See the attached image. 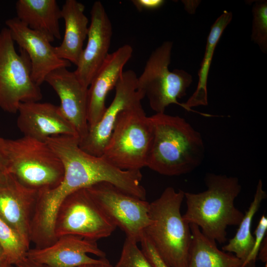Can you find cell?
<instances>
[{
    "mask_svg": "<svg viewBox=\"0 0 267 267\" xmlns=\"http://www.w3.org/2000/svg\"><path fill=\"white\" fill-rule=\"evenodd\" d=\"M45 141L58 156L64 168L63 178L59 185L42 193L39 198L38 209L46 218H54L63 200L72 192L102 182L110 183L128 194L146 200V192L141 184L140 170H122L102 156L85 152L79 147V139L76 136H54Z\"/></svg>",
    "mask_w": 267,
    "mask_h": 267,
    "instance_id": "1",
    "label": "cell"
},
{
    "mask_svg": "<svg viewBox=\"0 0 267 267\" xmlns=\"http://www.w3.org/2000/svg\"><path fill=\"white\" fill-rule=\"evenodd\" d=\"M153 136L146 167L164 176H178L198 168L205 157L200 133L178 116H150Z\"/></svg>",
    "mask_w": 267,
    "mask_h": 267,
    "instance_id": "2",
    "label": "cell"
},
{
    "mask_svg": "<svg viewBox=\"0 0 267 267\" xmlns=\"http://www.w3.org/2000/svg\"><path fill=\"white\" fill-rule=\"evenodd\" d=\"M205 181V191L184 192L187 209L182 217L189 224L197 225L208 238L224 243L227 227L238 225L244 217L234 204L241 185L237 177L212 173L206 175Z\"/></svg>",
    "mask_w": 267,
    "mask_h": 267,
    "instance_id": "3",
    "label": "cell"
},
{
    "mask_svg": "<svg viewBox=\"0 0 267 267\" xmlns=\"http://www.w3.org/2000/svg\"><path fill=\"white\" fill-rule=\"evenodd\" d=\"M184 199L183 191L168 187L149 203L151 222L145 234L169 267H187L188 264L191 232L180 213Z\"/></svg>",
    "mask_w": 267,
    "mask_h": 267,
    "instance_id": "4",
    "label": "cell"
},
{
    "mask_svg": "<svg viewBox=\"0 0 267 267\" xmlns=\"http://www.w3.org/2000/svg\"><path fill=\"white\" fill-rule=\"evenodd\" d=\"M7 172L25 187L40 193L55 188L64 176L62 163L45 141L23 136L2 139Z\"/></svg>",
    "mask_w": 267,
    "mask_h": 267,
    "instance_id": "5",
    "label": "cell"
},
{
    "mask_svg": "<svg viewBox=\"0 0 267 267\" xmlns=\"http://www.w3.org/2000/svg\"><path fill=\"white\" fill-rule=\"evenodd\" d=\"M153 136L150 117L138 102L120 113L101 156L121 170L140 171L146 167Z\"/></svg>",
    "mask_w": 267,
    "mask_h": 267,
    "instance_id": "6",
    "label": "cell"
},
{
    "mask_svg": "<svg viewBox=\"0 0 267 267\" xmlns=\"http://www.w3.org/2000/svg\"><path fill=\"white\" fill-rule=\"evenodd\" d=\"M173 42L166 41L151 54L141 74L137 79V89L146 97L150 107L156 113H165L172 104L184 108L178 99L186 94L192 77L182 69L170 71Z\"/></svg>",
    "mask_w": 267,
    "mask_h": 267,
    "instance_id": "7",
    "label": "cell"
},
{
    "mask_svg": "<svg viewBox=\"0 0 267 267\" xmlns=\"http://www.w3.org/2000/svg\"><path fill=\"white\" fill-rule=\"evenodd\" d=\"M7 28L0 31V109L17 113L22 102H37L43 98L40 86L33 81L31 64L26 52L15 49Z\"/></svg>",
    "mask_w": 267,
    "mask_h": 267,
    "instance_id": "8",
    "label": "cell"
},
{
    "mask_svg": "<svg viewBox=\"0 0 267 267\" xmlns=\"http://www.w3.org/2000/svg\"><path fill=\"white\" fill-rule=\"evenodd\" d=\"M116 228L86 188L75 191L63 200L54 226L56 239L73 235L96 241L110 236Z\"/></svg>",
    "mask_w": 267,
    "mask_h": 267,
    "instance_id": "9",
    "label": "cell"
},
{
    "mask_svg": "<svg viewBox=\"0 0 267 267\" xmlns=\"http://www.w3.org/2000/svg\"><path fill=\"white\" fill-rule=\"evenodd\" d=\"M106 216L126 234L138 243L151 222L149 203L128 194L105 182L86 188Z\"/></svg>",
    "mask_w": 267,
    "mask_h": 267,
    "instance_id": "10",
    "label": "cell"
},
{
    "mask_svg": "<svg viewBox=\"0 0 267 267\" xmlns=\"http://www.w3.org/2000/svg\"><path fill=\"white\" fill-rule=\"evenodd\" d=\"M137 79L132 70L123 72L115 87V94L111 104L99 121L89 128L85 137L79 141V147L83 151L95 156L102 155L120 113L144 97L137 90Z\"/></svg>",
    "mask_w": 267,
    "mask_h": 267,
    "instance_id": "11",
    "label": "cell"
},
{
    "mask_svg": "<svg viewBox=\"0 0 267 267\" xmlns=\"http://www.w3.org/2000/svg\"><path fill=\"white\" fill-rule=\"evenodd\" d=\"M26 257L47 267H78L109 263L96 241L73 235L60 236L45 247L30 248Z\"/></svg>",
    "mask_w": 267,
    "mask_h": 267,
    "instance_id": "12",
    "label": "cell"
},
{
    "mask_svg": "<svg viewBox=\"0 0 267 267\" xmlns=\"http://www.w3.org/2000/svg\"><path fill=\"white\" fill-rule=\"evenodd\" d=\"M5 24L14 43L28 54L32 79L37 85L40 86L53 71L71 66L69 61L57 56L54 46L45 36L31 30L16 17L8 19Z\"/></svg>",
    "mask_w": 267,
    "mask_h": 267,
    "instance_id": "13",
    "label": "cell"
},
{
    "mask_svg": "<svg viewBox=\"0 0 267 267\" xmlns=\"http://www.w3.org/2000/svg\"><path fill=\"white\" fill-rule=\"evenodd\" d=\"M112 27L106 10L100 1L92 4L87 45L74 71L80 82L89 88L101 67L110 46Z\"/></svg>",
    "mask_w": 267,
    "mask_h": 267,
    "instance_id": "14",
    "label": "cell"
},
{
    "mask_svg": "<svg viewBox=\"0 0 267 267\" xmlns=\"http://www.w3.org/2000/svg\"><path fill=\"white\" fill-rule=\"evenodd\" d=\"M40 194L22 185L7 172L0 177V218L29 247L31 224Z\"/></svg>",
    "mask_w": 267,
    "mask_h": 267,
    "instance_id": "15",
    "label": "cell"
},
{
    "mask_svg": "<svg viewBox=\"0 0 267 267\" xmlns=\"http://www.w3.org/2000/svg\"><path fill=\"white\" fill-rule=\"evenodd\" d=\"M44 82L56 92L60 99L59 107L62 114L75 130L79 141L82 139L89 129L88 88L80 82L74 72L65 67L50 73Z\"/></svg>",
    "mask_w": 267,
    "mask_h": 267,
    "instance_id": "16",
    "label": "cell"
},
{
    "mask_svg": "<svg viewBox=\"0 0 267 267\" xmlns=\"http://www.w3.org/2000/svg\"><path fill=\"white\" fill-rule=\"evenodd\" d=\"M17 113V126L23 136L42 141L58 135L78 137L75 130L63 115L59 106L39 101L22 102Z\"/></svg>",
    "mask_w": 267,
    "mask_h": 267,
    "instance_id": "17",
    "label": "cell"
},
{
    "mask_svg": "<svg viewBox=\"0 0 267 267\" xmlns=\"http://www.w3.org/2000/svg\"><path fill=\"white\" fill-rule=\"evenodd\" d=\"M133 52L132 47L126 44L109 53L92 80L88 92L89 128L95 125L103 115L106 108L107 95L115 87L123 74V68L132 57Z\"/></svg>",
    "mask_w": 267,
    "mask_h": 267,
    "instance_id": "18",
    "label": "cell"
},
{
    "mask_svg": "<svg viewBox=\"0 0 267 267\" xmlns=\"http://www.w3.org/2000/svg\"><path fill=\"white\" fill-rule=\"evenodd\" d=\"M61 11L65 32L62 43L54 46V51L59 58L76 66L89 31V20L85 14V5L76 0H66Z\"/></svg>",
    "mask_w": 267,
    "mask_h": 267,
    "instance_id": "19",
    "label": "cell"
},
{
    "mask_svg": "<svg viewBox=\"0 0 267 267\" xmlns=\"http://www.w3.org/2000/svg\"><path fill=\"white\" fill-rule=\"evenodd\" d=\"M16 17L32 30L45 36L51 43L61 39V11L55 0H18Z\"/></svg>",
    "mask_w": 267,
    "mask_h": 267,
    "instance_id": "20",
    "label": "cell"
},
{
    "mask_svg": "<svg viewBox=\"0 0 267 267\" xmlns=\"http://www.w3.org/2000/svg\"><path fill=\"white\" fill-rule=\"evenodd\" d=\"M191 242L187 267H242V262L232 253L220 250L216 242L199 227L190 224Z\"/></svg>",
    "mask_w": 267,
    "mask_h": 267,
    "instance_id": "21",
    "label": "cell"
},
{
    "mask_svg": "<svg viewBox=\"0 0 267 267\" xmlns=\"http://www.w3.org/2000/svg\"><path fill=\"white\" fill-rule=\"evenodd\" d=\"M232 18V13L224 10L211 28L207 40L204 58L198 71L199 80L197 88L187 101L183 103L184 109L188 111H193L191 109L193 107L208 105L207 79L214 51L223 31Z\"/></svg>",
    "mask_w": 267,
    "mask_h": 267,
    "instance_id": "22",
    "label": "cell"
},
{
    "mask_svg": "<svg viewBox=\"0 0 267 267\" xmlns=\"http://www.w3.org/2000/svg\"><path fill=\"white\" fill-rule=\"evenodd\" d=\"M266 197L267 193L263 189L262 180L260 179L256 186L254 199L238 225L236 234L222 247L223 251L234 253L242 263L248 258L254 244V237L251 232L252 221L261 203Z\"/></svg>",
    "mask_w": 267,
    "mask_h": 267,
    "instance_id": "23",
    "label": "cell"
},
{
    "mask_svg": "<svg viewBox=\"0 0 267 267\" xmlns=\"http://www.w3.org/2000/svg\"><path fill=\"white\" fill-rule=\"evenodd\" d=\"M0 245L9 264L14 266L26 257L30 249L21 235L0 218Z\"/></svg>",
    "mask_w": 267,
    "mask_h": 267,
    "instance_id": "24",
    "label": "cell"
},
{
    "mask_svg": "<svg viewBox=\"0 0 267 267\" xmlns=\"http://www.w3.org/2000/svg\"><path fill=\"white\" fill-rule=\"evenodd\" d=\"M252 41L264 53L267 52V1L255 2L252 7Z\"/></svg>",
    "mask_w": 267,
    "mask_h": 267,
    "instance_id": "25",
    "label": "cell"
},
{
    "mask_svg": "<svg viewBox=\"0 0 267 267\" xmlns=\"http://www.w3.org/2000/svg\"><path fill=\"white\" fill-rule=\"evenodd\" d=\"M135 241L126 237L115 267H154Z\"/></svg>",
    "mask_w": 267,
    "mask_h": 267,
    "instance_id": "26",
    "label": "cell"
},
{
    "mask_svg": "<svg viewBox=\"0 0 267 267\" xmlns=\"http://www.w3.org/2000/svg\"><path fill=\"white\" fill-rule=\"evenodd\" d=\"M267 231V218L263 215L254 232V241L252 249L242 267H254L259 252Z\"/></svg>",
    "mask_w": 267,
    "mask_h": 267,
    "instance_id": "27",
    "label": "cell"
},
{
    "mask_svg": "<svg viewBox=\"0 0 267 267\" xmlns=\"http://www.w3.org/2000/svg\"><path fill=\"white\" fill-rule=\"evenodd\" d=\"M139 243L141 244V250L154 267H169L160 256L145 233Z\"/></svg>",
    "mask_w": 267,
    "mask_h": 267,
    "instance_id": "28",
    "label": "cell"
},
{
    "mask_svg": "<svg viewBox=\"0 0 267 267\" xmlns=\"http://www.w3.org/2000/svg\"><path fill=\"white\" fill-rule=\"evenodd\" d=\"M132 3L139 11L159 8L165 3L164 0H133Z\"/></svg>",
    "mask_w": 267,
    "mask_h": 267,
    "instance_id": "29",
    "label": "cell"
},
{
    "mask_svg": "<svg viewBox=\"0 0 267 267\" xmlns=\"http://www.w3.org/2000/svg\"><path fill=\"white\" fill-rule=\"evenodd\" d=\"M2 139L0 136V177L7 172V162L2 149Z\"/></svg>",
    "mask_w": 267,
    "mask_h": 267,
    "instance_id": "30",
    "label": "cell"
},
{
    "mask_svg": "<svg viewBox=\"0 0 267 267\" xmlns=\"http://www.w3.org/2000/svg\"><path fill=\"white\" fill-rule=\"evenodd\" d=\"M14 267H47L46 266L32 261L27 257L23 259Z\"/></svg>",
    "mask_w": 267,
    "mask_h": 267,
    "instance_id": "31",
    "label": "cell"
},
{
    "mask_svg": "<svg viewBox=\"0 0 267 267\" xmlns=\"http://www.w3.org/2000/svg\"><path fill=\"white\" fill-rule=\"evenodd\" d=\"M267 237L264 238L259 252V258L264 263L267 261Z\"/></svg>",
    "mask_w": 267,
    "mask_h": 267,
    "instance_id": "32",
    "label": "cell"
},
{
    "mask_svg": "<svg viewBox=\"0 0 267 267\" xmlns=\"http://www.w3.org/2000/svg\"><path fill=\"white\" fill-rule=\"evenodd\" d=\"M10 265L4 252L0 245V267H8Z\"/></svg>",
    "mask_w": 267,
    "mask_h": 267,
    "instance_id": "33",
    "label": "cell"
},
{
    "mask_svg": "<svg viewBox=\"0 0 267 267\" xmlns=\"http://www.w3.org/2000/svg\"><path fill=\"white\" fill-rule=\"evenodd\" d=\"M96 267H113L110 264V263H106V264H101V265H96Z\"/></svg>",
    "mask_w": 267,
    "mask_h": 267,
    "instance_id": "34",
    "label": "cell"
},
{
    "mask_svg": "<svg viewBox=\"0 0 267 267\" xmlns=\"http://www.w3.org/2000/svg\"><path fill=\"white\" fill-rule=\"evenodd\" d=\"M96 266L95 265H85L78 267H96Z\"/></svg>",
    "mask_w": 267,
    "mask_h": 267,
    "instance_id": "35",
    "label": "cell"
},
{
    "mask_svg": "<svg viewBox=\"0 0 267 267\" xmlns=\"http://www.w3.org/2000/svg\"><path fill=\"white\" fill-rule=\"evenodd\" d=\"M8 267H14V266L13 265H10Z\"/></svg>",
    "mask_w": 267,
    "mask_h": 267,
    "instance_id": "36",
    "label": "cell"
}]
</instances>
